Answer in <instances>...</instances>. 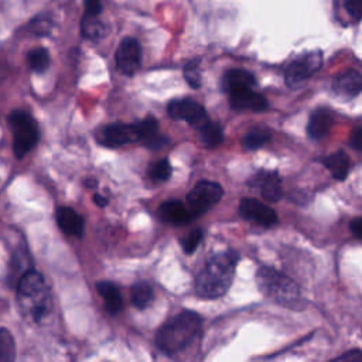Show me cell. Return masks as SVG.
Masks as SVG:
<instances>
[{"label": "cell", "instance_id": "36", "mask_svg": "<svg viewBox=\"0 0 362 362\" xmlns=\"http://www.w3.org/2000/svg\"><path fill=\"white\" fill-rule=\"evenodd\" d=\"M94 203L98 205V207H105L108 204V198L99 195V194H95L94 195Z\"/></svg>", "mask_w": 362, "mask_h": 362}, {"label": "cell", "instance_id": "18", "mask_svg": "<svg viewBox=\"0 0 362 362\" xmlns=\"http://www.w3.org/2000/svg\"><path fill=\"white\" fill-rule=\"evenodd\" d=\"M332 126V116L327 109L315 111L307 123V133L311 139L318 140L322 139Z\"/></svg>", "mask_w": 362, "mask_h": 362}, {"label": "cell", "instance_id": "25", "mask_svg": "<svg viewBox=\"0 0 362 362\" xmlns=\"http://www.w3.org/2000/svg\"><path fill=\"white\" fill-rule=\"evenodd\" d=\"M28 61H29V67L35 71V73H44L49 67H50V54L46 49L39 47L35 49L29 53L28 56Z\"/></svg>", "mask_w": 362, "mask_h": 362}, {"label": "cell", "instance_id": "37", "mask_svg": "<svg viewBox=\"0 0 362 362\" xmlns=\"http://www.w3.org/2000/svg\"><path fill=\"white\" fill-rule=\"evenodd\" d=\"M85 186H87L88 188H94V187L98 186V181H97L95 179H88V180L85 181Z\"/></svg>", "mask_w": 362, "mask_h": 362}, {"label": "cell", "instance_id": "4", "mask_svg": "<svg viewBox=\"0 0 362 362\" xmlns=\"http://www.w3.org/2000/svg\"><path fill=\"white\" fill-rule=\"evenodd\" d=\"M13 133V150L18 159H23L39 142L40 132L33 116L25 111H15L9 116Z\"/></svg>", "mask_w": 362, "mask_h": 362}, {"label": "cell", "instance_id": "28", "mask_svg": "<svg viewBox=\"0 0 362 362\" xmlns=\"http://www.w3.org/2000/svg\"><path fill=\"white\" fill-rule=\"evenodd\" d=\"M184 78L190 84L191 88H200L201 87V74H200V66L197 61H191L184 68Z\"/></svg>", "mask_w": 362, "mask_h": 362}, {"label": "cell", "instance_id": "7", "mask_svg": "<svg viewBox=\"0 0 362 362\" xmlns=\"http://www.w3.org/2000/svg\"><path fill=\"white\" fill-rule=\"evenodd\" d=\"M169 115L174 121H184L191 126L201 128L207 122V112L204 107L193 99H177L170 102Z\"/></svg>", "mask_w": 362, "mask_h": 362}, {"label": "cell", "instance_id": "17", "mask_svg": "<svg viewBox=\"0 0 362 362\" xmlns=\"http://www.w3.org/2000/svg\"><path fill=\"white\" fill-rule=\"evenodd\" d=\"M332 88L337 94L355 97L362 92V77L356 71H346L335 78Z\"/></svg>", "mask_w": 362, "mask_h": 362}, {"label": "cell", "instance_id": "20", "mask_svg": "<svg viewBox=\"0 0 362 362\" xmlns=\"http://www.w3.org/2000/svg\"><path fill=\"white\" fill-rule=\"evenodd\" d=\"M324 164L331 171L335 180H345L351 169L349 159L344 152H335L331 156L325 157Z\"/></svg>", "mask_w": 362, "mask_h": 362}, {"label": "cell", "instance_id": "2", "mask_svg": "<svg viewBox=\"0 0 362 362\" xmlns=\"http://www.w3.org/2000/svg\"><path fill=\"white\" fill-rule=\"evenodd\" d=\"M201 317L194 311H181L164 322L156 334L157 346L173 355L184 349L200 332Z\"/></svg>", "mask_w": 362, "mask_h": 362}, {"label": "cell", "instance_id": "29", "mask_svg": "<svg viewBox=\"0 0 362 362\" xmlns=\"http://www.w3.org/2000/svg\"><path fill=\"white\" fill-rule=\"evenodd\" d=\"M50 29H52V22L49 18H44V16H37L29 25V30L36 36H46L49 35Z\"/></svg>", "mask_w": 362, "mask_h": 362}, {"label": "cell", "instance_id": "3", "mask_svg": "<svg viewBox=\"0 0 362 362\" xmlns=\"http://www.w3.org/2000/svg\"><path fill=\"white\" fill-rule=\"evenodd\" d=\"M256 282L266 297L280 304H293L298 298L300 293L294 280L272 267H260L256 273Z\"/></svg>", "mask_w": 362, "mask_h": 362}, {"label": "cell", "instance_id": "19", "mask_svg": "<svg viewBox=\"0 0 362 362\" xmlns=\"http://www.w3.org/2000/svg\"><path fill=\"white\" fill-rule=\"evenodd\" d=\"M97 290L105 301V307L111 314H118L122 307V296L119 289L112 282H99L97 284Z\"/></svg>", "mask_w": 362, "mask_h": 362}, {"label": "cell", "instance_id": "32", "mask_svg": "<svg viewBox=\"0 0 362 362\" xmlns=\"http://www.w3.org/2000/svg\"><path fill=\"white\" fill-rule=\"evenodd\" d=\"M330 362H362V351L359 349H352L346 351L341 356L330 361Z\"/></svg>", "mask_w": 362, "mask_h": 362}, {"label": "cell", "instance_id": "23", "mask_svg": "<svg viewBox=\"0 0 362 362\" xmlns=\"http://www.w3.org/2000/svg\"><path fill=\"white\" fill-rule=\"evenodd\" d=\"M81 32L85 39L90 40H99L105 35V26L99 22L98 18L84 16L81 23Z\"/></svg>", "mask_w": 362, "mask_h": 362}, {"label": "cell", "instance_id": "13", "mask_svg": "<svg viewBox=\"0 0 362 362\" xmlns=\"http://www.w3.org/2000/svg\"><path fill=\"white\" fill-rule=\"evenodd\" d=\"M57 224L63 232L70 236L81 238L84 235V218L73 208L61 207L57 210Z\"/></svg>", "mask_w": 362, "mask_h": 362}, {"label": "cell", "instance_id": "10", "mask_svg": "<svg viewBox=\"0 0 362 362\" xmlns=\"http://www.w3.org/2000/svg\"><path fill=\"white\" fill-rule=\"evenodd\" d=\"M142 61V52L140 46L135 39H125L118 50H116V66L118 68L126 74V76H133Z\"/></svg>", "mask_w": 362, "mask_h": 362}, {"label": "cell", "instance_id": "12", "mask_svg": "<svg viewBox=\"0 0 362 362\" xmlns=\"http://www.w3.org/2000/svg\"><path fill=\"white\" fill-rule=\"evenodd\" d=\"M159 217L162 221L173 225H184L195 218L188 207H186L181 201L176 200L163 203L159 208Z\"/></svg>", "mask_w": 362, "mask_h": 362}, {"label": "cell", "instance_id": "21", "mask_svg": "<svg viewBox=\"0 0 362 362\" xmlns=\"http://www.w3.org/2000/svg\"><path fill=\"white\" fill-rule=\"evenodd\" d=\"M200 139L203 142V145L205 147L214 149L217 146H219L224 140V132L222 128L218 123H212V122H205L201 128H200Z\"/></svg>", "mask_w": 362, "mask_h": 362}, {"label": "cell", "instance_id": "9", "mask_svg": "<svg viewBox=\"0 0 362 362\" xmlns=\"http://www.w3.org/2000/svg\"><path fill=\"white\" fill-rule=\"evenodd\" d=\"M239 214L242 218L262 227H272L277 222L276 212L255 198H243L239 204Z\"/></svg>", "mask_w": 362, "mask_h": 362}, {"label": "cell", "instance_id": "8", "mask_svg": "<svg viewBox=\"0 0 362 362\" xmlns=\"http://www.w3.org/2000/svg\"><path fill=\"white\" fill-rule=\"evenodd\" d=\"M142 133L139 123L125 125V123H114L107 126L102 131V140L105 145L111 147H118L135 142H140Z\"/></svg>", "mask_w": 362, "mask_h": 362}, {"label": "cell", "instance_id": "26", "mask_svg": "<svg viewBox=\"0 0 362 362\" xmlns=\"http://www.w3.org/2000/svg\"><path fill=\"white\" fill-rule=\"evenodd\" d=\"M269 138H270V135L267 131H265L262 128H255V129L249 131L242 138V145L248 150H255V149H259L260 146H263L269 140Z\"/></svg>", "mask_w": 362, "mask_h": 362}, {"label": "cell", "instance_id": "34", "mask_svg": "<svg viewBox=\"0 0 362 362\" xmlns=\"http://www.w3.org/2000/svg\"><path fill=\"white\" fill-rule=\"evenodd\" d=\"M349 145L351 147H354L355 150L362 152V126L354 129V132L349 136Z\"/></svg>", "mask_w": 362, "mask_h": 362}, {"label": "cell", "instance_id": "1", "mask_svg": "<svg viewBox=\"0 0 362 362\" xmlns=\"http://www.w3.org/2000/svg\"><path fill=\"white\" fill-rule=\"evenodd\" d=\"M238 255L235 252H224L212 256L195 280V291L203 298L222 297L231 287Z\"/></svg>", "mask_w": 362, "mask_h": 362}, {"label": "cell", "instance_id": "30", "mask_svg": "<svg viewBox=\"0 0 362 362\" xmlns=\"http://www.w3.org/2000/svg\"><path fill=\"white\" fill-rule=\"evenodd\" d=\"M203 241V231L201 229H195L193 232H190L183 241H181V246H183V251L186 253H193L198 245L201 243Z\"/></svg>", "mask_w": 362, "mask_h": 362}, {"label": "cell", "instance_id": "35", "mask_svg": "<svg viewBox=\"0 0 362 362\" xmlns=\"http://www.w3.org/2000/svg\"><path fill=\"white\" fill-rule=\"evenodd\" d=\"M349 229L355 238L362 239V218H355L354 221H351Z\"/></svg>", "mask_w": 362, "mask_h": 362}, {"label": "cell", "instance_id": "16", "mask_svg": "<svg viewBox=\"0 0 362 362\" xmlns=\"http://www.w3.org/2000/svg\"><path fill=\"white\" fill-rule=\"evenodd\" d=\"M255 85V77L245 70H231L224 76L222 87L227 92L234 94L243 90H251Z\"/></svg>", "mask_w": 362, "mask_h": 362}, {"label": "cell", "instance_id": "11", "mask_svg": "<svg viewBox=\"0 0 362 362\" xmlns=\"http://www.w3.org/2000/svg\"><path fill=\"white\" fill-rule=\"evenodd\" d=\"M249 186L258 190L265 200L272 203L279 201L283 195L282 180L274 171H260L255 174L253 179L249 181Z\"/></svg>", "mask_w": 362, "mask_h": 362}, {"label": "cell", "instance_id": "5", "mask_svg": "<svg viewBox=\"0 0 362 362\" xmlns=\"http://www.w3.org/2000/svg\"><path fill=\"white\" fill-rule=\"evenodd\" d=\"M222 195L224 190L218 183L200 181L187 195L188 210L194 217L203 215L208 210H211L217 203H219Z\"/></svg>", "mask_w": 362, "mask_h": 362}, {"label": "cell", "instance_id": "33", "mask_svg": "<svg viewBox=\"0 0 362 362\" xmlns=\"http://www.w3.org/2000/svg\"><path fill=\"white\" fill-rule=\"evenodd\" d=\"M85 4V15L87 16H92V18H98L102 12V5L101 0H84Z\"/></svg>", "mask_w": 362, "mask_h": 362}, {"label": "cell", "instance_id": "27", "mask_svg": "<svg viewBox=\"0 0 362 362\" xmlns=\"http://www.w3.org/2000/svg\"><path fill=\"white\" fill-rule=\"evenodd\" d=\"M171 164L167 159H162L153 163L149 169V176L156 181H166L171 176Z\"/></svg>", "mask_w": 362, "mask_h": 362}, {"label": "cell", "instance_id": "24", "mask_svg": "<svg viewBox=\"0 0 362 362\" xmlns=\"http://www.w3.org/2000/svg\"><path fill=\"white\" fill-rule=\"evenodd\" d=\"M131 297H132V303L138 308H145L153 298V290L147 283L139 282L132 287Z\"/></svg>", "mask_w": 362, "mask_h": 362}, {"label": "cell", "instance_id": "31", "mask_svg": "<svg viewBox=\"0 0 362 362\" xmlns=\"http://www.w3.org/2000/svg\"><path fill=\"white\" fill-rule=\"evenodd\" d=\"M345 9L355 20H362V0H346Z\"/></svg>", "mask_w": 362, "mask_h": 362}, {"label": "cell", "instance_id": "6", "mask_svg": "<svg viewBox=\"0 0 362 362\" xmlns=\"http://www.w3.org/2000/svg\"><path fill=\"white\" fill-rule=\"evenodd\" d=\"M322 64V56L320 52H313L297 60H294L286 70V83L290 88L300 87L308 77L320 70Z\"/></svg>", "mask_w": 362, "mask_h": 362}, {"label": "cell", "instance_id": "15", "mask_svg": "<svg viewBox=\"0 0 362 362\" xmlns=\"http://www.w3.org/2000/svg\"><path fill=\"white\" fill-rule=\"evenodd\" d=\"M44 291H46L44 279L39 272L28 270L26 273H23L18 284V293L20 300L43 294Z\"/></svg>", "mask_w": 362, "mask_h": 362}, {"label": "cell", "instance_id": "22", "mask_svg": "<svg viewBox=\"0 0 362 362\" xmlns=\"http://www.w3.org/2000/svg\"><path fill=\"white\" fill-rule=\"evenodd\" d=\"M16 345L9 330L0 328V362H15Z\"/></svg>", "mask_w": 362, "mask_h": 362}, {"label": "cell", "instance_id": "14", "mask_svg": "<svg viewBox=\"0 0 362 362\" xmlns=\"http://www.w3.org/2000/svg\"><path fill=\"white\" fill-rule=\"evenodd\" d=\"M229 95H231V99H229L231 107L236 111L249 109V111L259 112V111L266 109V107H267V101L262 95L253 92L252 90H243V91H238V92H234Z\"/></svg>", "mask_w": 362, "mask_h": 362}]
</instances>
